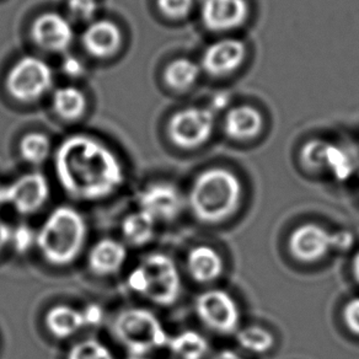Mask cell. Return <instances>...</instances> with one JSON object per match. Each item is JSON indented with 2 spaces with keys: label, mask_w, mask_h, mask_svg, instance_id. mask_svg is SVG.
Returning a JSON list of instances; mask_svg holds the SVG:
<instances>
[{
  "label": "cell",
  "mask_w": 359,
  "mask_h": 359,
  "mask_svg": "<svg viewBox=\"0 0 359 359\" xmlns=\"http://www.w3.org/2000/svg\"><path fill=\"white\" fill-rule=\"evenodd\" d=\"M67 359H115L110 348L97 339H90L75 344Z\"/></svg>",
  "instance_id": "obj_27"
},
{
  "label": "cell",
  "mask_w": 359,
  "mask_h": 359,
  "mask_svg": "<svg viewBox=\"0 0 359 359\" xmlns=\"http://www.w3.org/2000/svg\"><path fill=\"white\" fill-rule=\"evenodd\" d=\"M352 275H353L354 280L359 285V251L355 252L352 259Z\"/></svg>",
  "instance_id": "obj_37"
},
{
  "label": "cell",
  "mask_w": 359,
  "mask_h": 359,
  "mask_svg": "<svg viewBox=\"0 0 359 359\" xmlns=\"http://www.w3.org/2000/svg\"><path fill=\"white\" fill-rule=\"evenodd\" d=\"M212 359H245L241 354L231 351V349H223L218 353H215Z\"/></svg>",
  "instance_id": "obj_36"
},
{
  "label": "cell",
  "mask_w": 359,
  "mask_h": 359,
  "mask_svg": "<svg viewBox=\"0 0 359 359\" xmlns=\"http://www.w3.org/2000/svg\"><path fill=\"white\" fill-rule=\"evenodd\" d=\"M114 334L133 357L168 346L170 339L156 315L143 308L122 310L114 321Z\"/></svg>",
  "instance_id": "obj_5"
},
{
  "label": "cell",
  "mask_w": 359,
  "mask_h": 359,
  "mask_svg": "<svg viewBox=\"0 0 359 359\" xmlns=\"http://www.w3.org/2000/svg\"><path fill=\"white\" fill-rule=\"evenodd\" d=\"M32 37L43 50L65 52L73 43L74 30L65 16L57 13H46L34 22Z\"/></svg>",
  "instance_id": "obj_15"
},
{
  "label": "cell",
  "mask_w": 359,
  "mask_h": 359,
  "mask_svg": "<svg viewBox=\"0 0 359 359\" xmlns=\"http://www.w3.org/2000/svg\"><path fill=\"white\" fill-rule=\"evenodd\" d=\"M81 40L90 55L96 58H106L120 50L122 32L112 21H94L86 27Z\"/></svg>",
  "instance_id": "obj_17"
},
{
  "label": "cell",
  "mask_w": 359,
  "mask_h": 359,
  "mask_svg": "<svg viewBox=\"0 0 359 359\" xmlns=\"http://www.w3.org/2000/svg\"><path fill=\"white\" fill-rule=\"evenodd\" d=\"M155 223L156 220L147 212L140 210L130 213L121 224L122 236L127 244L142 248L149 244L150 240L154 238Z\"/></svg>",
  "instance_id": "obj_21"
},
{
  "label": "cell",
  "mask_w": 359,
  "mask_h": 359,
  "mask_svg": "<svg viewBox=\"0 0 359 359\" xmlns=\"http://www.w3.org/2000/svg\"><path fill=\"white\" fill-rule=\"evenodd\" d=\"M195 0H158V6L163 14L171 19H182L194 9Z\"/></svg>",
  "instance_id": "obj_28"
},
{
  "label": "cell",
  "mask_w": 359,
  "mask_h": 359,
  "mask_svg": "<svg viewBox=\"0 0 359 359\" xmlns=\"http://www.w3.org/2000/svg\"><path fill=\"white\" fill-rule=\"evenodd\" d=\"M48 332L55 339H69L86 326L84 313L68 305H55L45 316Z\"/></svg>",
  "instance_id": "obj_20"
},
{
  "label": "cell",
  "mask_w": 359,
  "mask_h": 359,
  "mask_svg": "<svg viewBox=\"0 0 359 359\" xmlns=\"http://www.w3.org/2000/svg\"><path fill=\"white\" fill-rule=\"evenodd\" d=\"M50 198V185L43 175H22L6 186V205H11L21 215H35Z\"/></svg>",
  "instance_id": "obj_11"
},
{
  "label": "cell",
  "mask_w": 359,
  "mask_h": 359,
  "mask_svg": "<svg viewBox=\"0 0 359 359\" xmlns=\"http://www.w3.org/2000/svg\"><path fill=\"white\" fill-rule=\"evenodd\" d=\"M55 169L63 190L88 202L105 200L125 182V170L117 155L100 140L72 135L55 151Z\"/></svg>",
  "instance_id": "obj_1"
},
{
  "label": "cell",
  "mask_w": 359,
  "mask_h": 359,
  "mask_svg": "<svg viewBox=\"0 0 359 359\" xmlns=\"http://www.w3.org/2000/svg\"><path fill=\"white\" fill-rule=\"evenodd\" d=\"M132 292L159 306H171L179 300L182 280L179 269L168 255H148L127 278Z\"/></svg>",
  "instance_id": "obj_4"
},
{
  "label": "cell",
  "mask_w": 359,
  "mask_h": 359,
  "mask_svg": "<svg viewBox=\"0 0 359 359\" xmlns=\"http://www.w3.org/2000/svg\"><path fill=\"white\" fill-rule=\"evenodd\" d=\"M88 228L79 210L60 205L50 212L36 234V245L47 264L65 267L84 249Z\"/></svg>",
  "instance_id": "obj_3"
},
{
  "label": "cell",
  "mask_w": 359,
  "mask_h": 359,
  "mask_svg": "<svg viewBox=\"0 0 359 359\" xmlns=\"http://www.w3.org/2000/svg\"><path fill=\"white\" fill-rule=\"evenodd\" d=\"M62 69L65 72V74L72 78H78L84 74L85 67L83 65L81 60H78L76 57L69 55L63 60V65H62Z\"/></svg>",
  "instance_id": "obj_33"
},
{
  "label": "cell",
  "mask_w": 359,
  "mask_h": 359,
  "mask_svg": "<svg viewBox=\"0 0 359 359\" xmlns=\"http://www.w3.org/2000/svg\"><path fill=\"white\" fill-rule=\"evenodd\" d=\"M140 210L147 212L156 222H172L185 210L186 197L170 182H156L140 192Z\"/></svg>",
  "instance_id": "obj_12"
},
{
  "label": "cell",
  "mask_w": 359,
  "mask_h": 359,
  "mask_svg": "<svg viewBox=\"0 0 359 359\" xmlns=\"http://www.w3.org/2000/svg\"><path fill=\"white\" fill-rule=\"evenodd\" d=\"M127 259V249L118 240L101 239L97 241L88 255V266L96 276L115 275L120 271Z\"/></svg>",
  "instance_id": "obj_18"
},
{
  "label": "cell",
  "mask_w": 359,
  "mask_h": 359,
  "mask_svg": "<svg viewBox=\"0 0 359 359\" xmlns=\"http://www.w3.org/2000/svg\"><path fill=\"white\" fill-rule=\"evenodd\" d=\"M11 244L18 254H26L36 244V234L27 225H19L11 230Z\"/></svg>",
  "instance_id": "obj_29"
},
{
  "label": "cell",
  "mask_w": 359,
  "mask_h": 359,
  "mask_svg": "<svg viewBox=\"0 0 359 359\" xmlns=\"http://www.w3.org/2000/svg\"><path fill=\"white\" fill-rule=\"evenodd\" d=\"M264 126V116L252 106H235L225 115V133L238 142L254 140L262 132Z\"/></svg>",
  "instance_id": "obj_19"
},
{
  "label": "cell",
  "mask_w": 359,
  "mask_h": 359,
  "mask_svg": "<svg viewBox=\"0 0 359 359\" xmlns=\"http://www.w3.org/2000/svg\"><path fill=\"white\" fill-rule=\"evenodd\" d=\"M342 320L348 331L355 336H359V297L349 299L344 305Z\"/></svg>",
  "instance_id": "obj_31"
},
{
  "label": "cell",
  "mask_w": 359,
  "mask_h": 359,
  "mask_svg": "<svg viewBox=\"0 0 359 359\" xmlns=\"http://www.w3.org/2000/svg\"><path fill=\"white\" fill-rule=\"evenodd\" d=\"M52 104L55 114L63 120H78L86 110V97L81 90L74 86H65L55 90Z\"/></svg>",
  "instance_id": "obj_23"
},
{
  "label": "cell",
  "mask_w": 359,
  "mask_h": 359,
  "mask_svg": "<svg viewBox=\"0 0 359 359\" xmlns=\"http://www.w3.org/2000/svg\"><path fill=\"white\" fill-rule=\"evenodd\" d=\"M248 0H203L201 19L213 32H229L244 25L249 18Z\"/></svg>",
  "instance_id": "obj_13"
},
{
  "label": "cell",
  "mask_w": 359,
  "mask_h": 359,
  "mask_svg": "<svg viewBox=\"0 0 359 359\" xmlns=\"http://www.w3.org/2000/svg\"><path fill=\"white\" fill-rule=\"evenodd\" d=\"M288 249L297 261L315 264L334 252V231L316 223H304L297 226L288 239Z\"/></svg>",
  "instance_id": "obj_10"
},
{
  "label": "cell",
  "mask_w": 359,
  "mask_h": 359,
  "mask_svg": "<svg viewBox=\"0 0 359 359\" xmlns=\"http://www.w3.org/2000/svg\"><path fill=\"white\" fill-rule=\"evenodd\" d=\"M168 346L177 359H205L210 352L208 341L192 330L170 337Z\"/></svg>",
  "instance_id": "obj_22"
},
{
  "label": "cell",
  "mask_w": 359,
  "mask_h": 359,
  "mask_svg": "<svg viewBox=\"0 0 359 359\" xmlns=\"http://www.w3.org/2000/svg\"><path fill=\"white\" fill-rule=\"evenodd\" d=\"M213 110L189 107L176 112L170 120L169 137L181 149L192 150L205 144L215 132Z\"/></svg>",
  "instance_id": "obj_8"
},
{
  "label": "cell",
  "mask_w": 359,
  "mask_h": 359,
  "mask_svg": "<svg viewBox=\"0 0 359 359\" xmlns=\"http://www.w3.org/2000/svg\"><path fill=\"white\" fill-rule=\"evenodd\" d=\"M186 269L196 283L210 285L224 275V259L210 245H197L187 254Z\"/></svg>",
  "instance_id": "obj_16"
},
{
  "label": "cell",
  "mask_w": 359,
  "mask_h": 359,
  "mask_svg": "<svg viewBox=\"0 0 359 359\" xmlns=\"http://www.w3.org/2000/svg\"><path fill=\"white\" fill-rule=\"evenodd\" d=\"M20 154L29 164L40 165L48 159L50 154V140L42 133H29L21 140Z\"/></svg>",
  "instance_id": "obj_26"
},
{
  "label": "cell",
  "mask_w": 359,
  "mask_h": 359,
  "mask_svg": "<svg viewBox=\"0 0 359 359\" xmlns=\"http://www.w3.org/2000/svg\"><path fill=\"white\" fill-rule=\"evenodd\" d=\"M355 238L349 230L334 231V252H347L353 248Z\"/></svg>",
  "instance_id": "obj_32"
},
{
  "label": "cell",
  "mask_w": 359,
  "mask_h": 359,
  "mask_svg": "<svg viewBox=\"0 0 359 359\" xmlns=\"http://www.w3.org/2000/svg\"><path fill=\"white\" fill-rule=\"evenodd\" d=\"M243 196L244 189L238 175L224 168H210L196 176L186 203L201 223L220 224L239 210Z\"/></svg>",
  "instance_id": "obj_2"
},
{
  "label": "cell",
  "mask_w": 359,
  "mask_h": 359,
  "mask_svg": "<svg viewBox=\"0 0 359 359\" xmlns=\"http://www.w3.org/2000/svg\"><path fill=\"white\" fill-rule=\"evenodd\" d=\"M201 67L194 60L179 58L171 62L165 69V81L177 91L190 89L200 78Z\"/></svg>",
  "instance_id": "obj_25"
},
{
  "label": "cell",
  "mask_w": 359,
  "mask_h": 359,
  "mask_svg": "<svg viewBox=\"0 0 359 359\" xmlns=\"http://www.w3.org/2000/svg\"><path fill=\"white\" fill-rule=\"evenodd\" d=\"M246 46L236 39L215 41L203 52L201 68L212 76L233 74L244 65Z\"/></svg>",
  "instance_id": "obj_14"
},
{
  "label": "cell",
  "mask_w": 359,
  "mask_h": 359,
  "mask_svg": "<svg viewBox=\"0 0 359 359\" xmlns=\"http://www.w3.org/2000/svg\"><path fill=\"white\" fill-rule=\"evenodd\" d=\"M11 229L9 225L0 220V254L6 249V245L11 244Z\"/></svg>",
  "instance_id": "obj_35"
},
{
  "label": "cell",
  "mask_w": 359,
  "mask_h": 359,
  "mask_svg": "<svg viewBox=\"0 0 359 359\" xmlns=\"http://www.w3.org/2000/svg\"><path fill=\"white\" fill-rule=\"evenodd\" d=\"M195 313L207 329L218 334H235L241 324V310L229 292L219 288L202 292L195 300Z\"/></svg>",
  "instance_id": "obj_6"
},
{
  "label": "cell",
  "mask_w": 359,
  "mask_h": 359,
  "mask_svg": "<svg viewBox=\"0 0 359 359\" xmlns=\"http://www.w3.org/2000/svg\"><path fill=\"white\" fill-rule=\"evenodd\" d=\"M300 160L306 169L329 172L337 181H347L354 172V160L344 147L329 140H313L305 143Z\"/></svg>",
  "instance_id": "obj_9"
},
{
  "label": "cell",
  "mask_w": 359,
  "mask_h": 359,
  "mask_svg": "<svg viewBox=\"0 0 359 359\" xmlns=\"http://www.w3.org/2000/svg\"><path fill=\"white\" fill-rule=\"evenodd\" d=\"M83 313H84L86 326L99 325L102 321V318H104L100 306L95 304L89 305L86 309L83 310Z\"/></svg>",
  "instance_id": "obj_34"
},
{
  "label": "cell",
  "mask_w": 359,
  "mask_h": 359,
  "mask_svg": "<svg viewBox=\"0 0 359 359\" xmlns=\"http://www.w3.org/2000/svg\"><path fill=\"white\" fill-rule=\"evenodd\" d=\"M235 337L240 348L256 355L267 353L275 347V336L269 330L264 329L262 326L251 325L240 327L235 334Z\"/></svg>",
  "instance_id": "obj_24"
},
{
  "label": "cell",
  "mask_w": 359,
  "mask_h": 359,
  "mask_svg": "<svg viewBox=\"0 0 359 359\" xmlns=\"http://www.w3.org/2000/svg\"><path fill=\"white\" fill-rule=\"evenodd\" d=\"M6 205V186H0V205Z\"/></svg>",
  "instance_id": "obj_38"
},
{
  "label": "cell",
  "mask_w": 359,
  "mask_h": 359,
  "mask_svg": "<svg viewBox=\"0 0 359 359\" xmlns=\"http://www.w3.org/2000/svg\"><path fill=\"white\" fill-rule=\"evenodd\" d=\"M132 359H143L142 357H133Z\"/></svg>",
  "instance_id": "obj_39"
},
{
  "label": "cell",
  "mask_w": 359,
  "mask_h": 359,
  "mask_svg": "<svg viewBox=\"0 0 359 359\" xmlns=\"http://www.w3.org/2000/svg\"><path fill=\"white\" fill-rule=\"evenodd\" d=\"M68 11L75 20H91L97 11V0H68Z\"/></svg>",
  "instance_id": "obj_30"
},
{
  "label": "cell",
  "mask_w": 359,
  "mask_h": 359,
  "mask_svg": "<svg viewBox=\"0 0 359 359\" xmlns=\"http://www.w3.org/2000/svg\"><path fill=\"white\" fill-rule=\"evenodd\" d=\"M53 85V72L45 60L27 55L18 60L6 79V88L16 100L31 102L47 94Z\"/></svg>",
  "instance_id": "obj_7"
}]
</instances>
